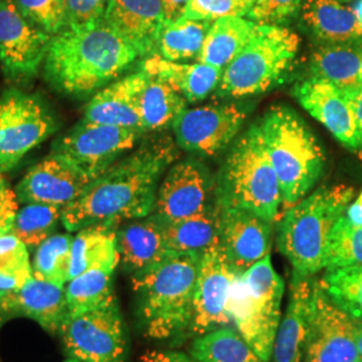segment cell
<instances>
[{
	"instance_id": "obj_1",
	"label": "cell",
	"mask_w": 362,
	"mask_h": 362,
	"mask_svg": "<svg viewBox=\"0 0 362 362\" xmlns=\"http://www.w3.org/2000/svg\"><path fill=\"white\" fill-rule=\"evenodd\" d=\"M169 139L145 143L119 158L91 181L85 192L62 209L69 233L97 224L118 226L127 220L149 216L155 209L160 181L176 158Z\"/></svg>"
},
{
	"instance_id": "obj_2",
	"label": "cell",
	"mask_w": 362,
	"mask_h": 362,
	"mask_svg": "<svg viewBox=\"0 0 362 362\" xmlns=\"http://www.w3.org/2000/svg\"><path fill=\"white\" fill-rule=\"evenodd\" d=\"M137 58L139 52L103 16L52 35L43 73L54 89L85 97L116 79Z\"/></svg>"
},
{
	"instance_id": "obj_3",
	"label": "cell",
	"mask_w": 362,
	"mask_h": 362,
	"mask_svg": "<svg viewBox=\"0 0 362 362\" xmlns=\"http://www.w3.org/2000/svg\"><path fill=\"white\" fill-rule=\"evenodd\" d=\"M200 258L197 254L173 252L130 275L136 318L144 336L158 341H179L188 336Z\"/></svg>"
},
{
	"instance_id": "obj_4",
	"label": "cell",
	"mask_w": 362,
	"mask_h": 362,
	"mask_svg": "<svg viewBox=\"0 0 362 362\" xmlns=\"http://www.w3.org/2000/svg\"><path fill=\"white\" fill-rule=\"evenodd\" d=\"M281 187L284 211L310 194L321 179L325 153L309 125L285 105L274 106L259 122Z\"/></svg>"
},
{
	"instance_id": "obj_5",
	"label": "cell",
	"mask_w": 362,
	"mask_h": 362,
	"mask_svg": "<svg viewBox=\"0 0 362 362\" xmlns=\"http://www.w3.org/2000/svg\"><path fill=\"white\" fill-rule=\"evenodd\" d=\"M353 199L351 187L324 185L286 209L278 226L276 245L291 263L293 272L314 276L324 270L330 233Z\"/></svg>"
},
{
	"instance_id": "obj_6",
	"label": "cell",
	"mask_w": 362,
	"mask_h": 362,
	"mask_svg": "<svg viewBox=\"0 0 362 362\" xmlns=\"http://www.w3.org/2000/svg\"><path fill=\"white\" fill-rule=\"evenodd\" d=\"M215 202L239 208L274 223L282 207L281 187L259 124L233 145L215 182Z\"/></svg>"
},
{
	"instance_id": "obj_7",
	"label": "cell",
	"mask_w": 362,
	"mask_h": 362,
	"mask_svg": "<svg viewBox=\"0 0 362 362\" xmlns=\"http://www.w3.org/2000/svg\"><path fill=\"white\" fill-rule=\"evenodd\" d=\"M285 288L284 278L272 266V255L236 274L233 279L228 302L231 322L263 362L272 361Z\"/></svg>"
},
{
	"instance_id": "obj_8",
	"label": "cell",
	"mask_w": 362,
	"mask_h": 362,
	"mask_svg": "<svg viewBox=\"0 0 362 362\" xmlns=\"http://www.w3.org/2000/svg\"><path fill=\"white\" fill-rule=\"evenodd\" d=\"M299 38L284 26L255 25L246 46L224 67L216 89L221 98H240L284 82L297 58Z\"/></svg>"
},
{
	"instance_id": "obj_9",
	"label": "cell",
	"mask_w": 362,
	"mask_h": 362,
	"mask_svg": "<svg viewBox=\"0 0 362 362\" xmlns=\"http://www.w3.org/2000/svg\"><path fill=\"white\" fill-rule=\"evenodd\" d=\"M59 336L69 358L81 362H127L129 341L117 297L100 308L67 317Z\"/></svg>"
},
{
	"instance_id": "obj_10",
	"label": "cell",
	"mask_w": 362,
	"mask_h": 362,
	"mask_svg": "<svg viewBox=\"0 0 362 362\" xmlns=\"http://www.w3.org/2000/svg\"><path fill=\"white\" fill-rule=\"evenodd\" d=\"M57 128V119L43 98L15 88L3 91L0 94V175L15 168Z\"/></svg>"
},
{
	"instance_id": "obj_11",
	"label": "cell",
	"mask_w": 362,
	"mask_h": 362,
	"mask_svg": "<svg viewBox=\"0 0 362 362\" xmlns=\"http://www.w3.org/2000/svg\"><path fill=\"white\" fill-rule=\"evenodd\" d=\"M141 130L79 121L52 146V153L64 156L93 180L133 149Z\"/></svg>"
},
{
	"instance_id": "obj_12",
	"label": "cell",
	"mask_w": 362,
	"mask_h": 362,
	"mask_svg": "<svg viewBox=\"0 0 362 362\" xmlns=\"http://www.w3.org/2000/svg\"><path fill=\"white\" fill-rule=\"evenodd\" d=\"M303 362H358L354 320L314 282Z\"/></svg>"
},
{
	"instance_id": "obj_13",
	"label": "cell",
	"mask_w": 362,
	"mask_h": 362,
	"mask_svg": "<svg viewBox=\"0 0 362 362\" xmlns=\"http://www.w3.org/2000/svg\"><path fill=\"white\" fill-rule=\"evenodd\" d=\"M236 272L219 240L200 258L194 299V318L188 336H203L219 327L230 326L228 302Z\"/></svg>"
},
{
	"instance_id": "obj_14",
	"label": "cell",
	"mask_w": 362,
	"mask_h": 362,
	"mask_svg": "<svg viewBox=\"0 0 362 362\" xmlns=\"http://www.w3.org/2000/svg\"><path fill=\"white\" fill-rule=\"evenodd\" d=\"M52 35L34 26L13 0H0V65L16 81L35 77L43 65Z\"/></svg>"
},
{
	"instance_id": "obj_15",
	"label": "cell",
	"mask_w": 362,
	"mask_h": 362,
	"mask_svg": "<svg viewBox=\"0 0 362 362\" xmlns=\"http://www.w3.org/2000/svg\"><path fill=\"white\" fill-rule=\"evenodd\" d=\"M246 115L236 105L185 109L172 124L177 145L192 153L212 156L230 145Z\"/></svg>"
},
{
	"instance_id": "obj_16",
	"label": "cell",
	"mask_w": 362,
	"mask_h": 362,
	"mask_svg": "<svg viewBox=\"0 0 362 362\" xmlns=\"http://www.w3.org/2000/svg\"><path fill=\"white\" fill-rule=\"evenodd\" d=\"M215 202V184L204 165L188 158L173 164L160 182L153 214L161 219H185Z\"/></svg>"
},
{
	"instance_id": "obj_17",
	"label": "cell",
	"mask_w": 362,
	"mask_h": 362,
	"mask_svg": "<svg viewBox=\"0 0 362 362\" xmlns=\"http://www.w3.org/2000/svg\"><path fill=\"white\" fill-rule=\"evenodd\" d=\"M93 179L64 156H47L27 172L15 188L19 203L65 208L85 192Z\"/></svg>"
},
{
	"instance_id": "obj_18",
	"label": "cell",
	"mask_w": 362,
	"mask_h": 362,
	"mask_svg": "<svg viewBox=\"0 0 362 362\" xmlns=\"http://www.w3.org/2000/svg\"><path fill=\"white\" fill-rule=\"evenodd\" d=\"M293 95L339 143L353 151L360 149L354 109L345 91L332 82L310 77L296 85Z\"/></svg>"
},
{
	"instance_id": "obj_19",
	"label": "cell",
	"mask_w": 362,
	"mask_h": 362,
	"mask_svg": "<svg viewBox=\"0 0 362 362\" xmlns=\"http://www.w3.org/2000/svg\"><path fill=\"white\" fill-rule=\"evenodd\" d=\"M219 242L231 266L242 274L270 255L272 223L245 209L220 207Z\"/></svg>"
},
{
	"instance_id": "obj_20",
	"label": "cell",
	"mask_w": 362,
	"mask_h": 362,
	"mask_svg": "<svg viewBox=\"0 0 362 362\" xmlns=\"http://www.w3.org/2000/svg\"><path fill=\"white\" fill-rule=\"evenodd\" d=\"M0 310L4 321L26 317L46 332L59 334L67 318L65 286L33 275L21 288L0 294Z\"/></svg>"
},
{
	"instance_id": "obj_21",
	"label": "cell",
	"mask_w": 362,
	"mask_h": 362,
	"mask_svg": "<svg viewBox=\"0 0 362 362\" xmlns=\"http://www.w3.org/2000/svg\"><path fill=\"white\" fill-rule=\"evenodd\" d=\"M104 18L139 57L157 55L160 34L167 23L161 0H109Z\"/></svg>"
},
{
	"instance_id": "obj_22",
	"label": "cell",
	"mask_w": 362,
	"mask_h": 362,
	"mask_svg": "<svg viewBox=\"0 0 362 362\" xmlns=\"http://www.w3.org/2000/svg\"><path fill=\"white\" fill-rule=\"evenodd\" d=\"M314 276L291 272L288 300L272 348V362H303Z\"/></svg>"
},
{
	"instance_id": "obj_23",
	"label": "cell",
	"mask_w": 362,
	"mask_h": 362,
	"mask_svg": "<svg viewBox=\"0 0 362 362\" xmlns=\"http://www.w3.org/2000/svg\"><path fill=\"white\" fill-rule=\"evenodd\" d=\"M146 78L148 73L141 69L112 82L91 98L85 109L83 119L144 133L139 103Z\"/></svg>"
},
{
	"instance_id": "obj_24",
	"label": "cell",
	"mask_w": 362,
	"mask_h": 362,
	"mask_svg": "<svg viewBox=\"0 0 362 362\" xmlns=\"http://www.w3.org/2000/svg\"><path fill=\"white\" fill-rule=\"evenodd\" d=\"M117 250L119 266L129 275L143 272L173 254L167 243L163 219L153 212L117 228Z\"/></svg>"
},
{
	"instance_id": "obj_25",
	"label": "cell",
	"mask_w": 362,
	"mask_h": 362,
	"mask_svg": "<svg viewBox=\"0 0 362 362\" xmlns=\"http://www.w3.org/2000/svg\"><path fill=\"white\" fill-rule=\"evenodd\" d=\"M305 28L322 45L362 42L353 7L339 0H305L299 11Z\"/></svg>"
},
{
	"instance_id": "obj_26",
	"label": "cell",
	"mask_w": 362,
	"mask_h": 362,
	"mask_svg": "<svg viewBox=\"0 0 362 362\" xmlns=\"http://www.w3.org/2000/svg\"><path fill=\"white\" fill-rule=\"evenodd\" d=\"M309 71L348 94L362 91V42L322 45L313 52Z\"/></svg>"
},
{
	"instance_id": "obj_27",
	"label": "cell",
	"mask_w": 362,
	"mask_h": 362,
	"mask_svg": "<svg viewBox=\"0 0 362 362\" xmlns=\"http://www.w3.org/2000/svg\"><path fill=\"white\" fill-rule=\"evenodd\" d=\"M141 69L148 74L169 82L188 103H197L219 86L223 69L207 64H181L161 58L160 55L148 57Z\"/></svg>"
},
{
	"instance_id": "obj_28",
	"label": "cell",
	"mask_w": 362,
	"mask_h": 362,
	"mask_svg": "<svg viewBox=\"0 0 362 362\" xmlns=\"http://www.w3.org/2000/svg\"><path fill=\"white\" fill-rule=\"evenodd\" d=\"M117 228L112 224H97L77 231L71 245L69 281L91 269L116 270L119 264Z\"/></svg>"
},
{
	"instance_id": "obj_29",
	"label": "cell",
	"mask_w": 362,
	"mask_h": 362,
	"mask_svg": "<svg viewBox=\"0 0 362 362\" xmlns=\"http://www.w3.org/2000/svg\"><path fill=\"white\" fill-rule=\"evenodd\" d=\"M169 250L179 254L203 255L219 240L220 207L216 202L185 219H163Z\"/></svg>"
},
{
	"instance_id": "obj_30",
	"label": "cell",
	"mask_w": 362,
	"mask_h": 362,
	"mask_svg": "<svg viewBox=\"0 0 362 362\" xmlns=\"http://www.w3.org/2000/svg\"><path fill=\"white\" fill-rule=\"evenodd\" d=\"M257 23L240 16H227L214 21L197 62L223 69L233 62L251 37Z\"/></svg>"
},
{
	"instance_id": "obj_31",
	"label": "cell",
	"mask_w": 362,
	"mask_h": 362,
	"mask_svg": "<svg viewBox=\"0 0 362 362\" xmlns=\"http://www.w3.org/2000/svg\"><path fill=\"white\" fill-rule=\"evenodd\" d=\"M187 98L169 82L148 74L139 103L144 133L172 125L187 109Z\"/></svg>"
},
{
	"instance_id": "obj_32",
	"label": "cell",
	"mask_w": 362,
	"mask_h": 362,
	"mask_svg": "<svg viewBox=\"0 0 362 362\" xmlns=\"http://www.w3.org/2000/svg\"><path fill=\"white\" fill-rule=\"evenodd\" d=\"M189 356L197 362H263L233 326L196 337Z\"/></svg>"
},
{
	"instance_id": "obj_33",
	"label": "cell",
	"mask_w": 362,
	"mask_h": 362,
	"mask_svg": "<svg viewBox=\"0 0 362 362\" xmlns=\"http://www.w3.org/2000/svg\"><path fill=\"white\" fill-rule=\"evenodd\" d=\"M212 22L182 16L167 22L160 34L157 55L172 62H182L199 57Z\"/></svg>"
},
{
	"instance_id": "obj_34",
	"label": "cell",
	"mask_w": 362,
	"mask_h": 362,
	"mask_svg": "<svg viewBox=\"0 0 362 362\" xmlns=\"http://www.w3.org/2000/svg\"><path fill=\"white\" fill-rule=\"evenodd\" d=\"M115 272L109 269H91L70 279L66 286L67 317L100 308L116 297Z\"/></svg>"
},
{
	"instance_id": "obj_35",
	"label": "cell",
	"mask_w": 362,
	"mask_h": 362,
	"mask_svg": "<svg viewBox=\"0 0 362 362\" xmlns=\"http://www.w3.org/2000/svg\"><path fill=\"white\" fill-rule=\"evenodd\" d=\"M318 282L341 310L362 321V266L325 269Z\"/></svg>"
},
{
	"instance_id": "obj_36",
	"label": "cell",
	"mask_w": 362,
	"mask_h": 362,
	"mask_svg": "<svg viewBox=\"0 0 362 362\" xmlns=\"http://www.w3.org/2000/svg\"><path fill=\"white\" fill-rule=\"evenodd\" d=\"M73 236L54 233L37 247L33 260V275L57 285L69 282Z\"/></svg>"
},
{
	"instance_id": "obj_37",
	"label": "cell",
	"mask_w": 362,
	"mask_h": 362,
	"mask_svg": "<svg viewBox=\"0 0 362 362\" xmlns=\"http://www.w3.org/2000/svg\"><path fill=\"white\" fill-rule=\"evenodd\" d=\"M62 207L49 204H26L18 211L13 233L27 248H37L47 238L54 235L59 221H62Z\"/></svg>"
},
{
	"instance_id": "obj_38",
	"label": "cell",
	"mask_w": 362,
	"mask_h": 362,
	"mask_svg": "<svg viewBox=\"0 0 362 362\" xmlns=\"http://www.w3.org/2000/svg\"><path fill=\"white\" fill-rule=\"evenodd\" d=\"M362 266V227L341 216L333 227L325 252V269Z\"/></svg>"
},
{
	"instance_id": "obj_39",
	"label": "cell",
	"mask_w": 362,
	"mask_h": 362,
	"mask_svg": "<svg viewBox=\"0 0 362 362\" xmlns=\"http://www.w3.org/2000/svg\"><path fill=\"white\" fill-rule=\"evenodd\" d=\"M13 3L27 21L52 37L69 26L64 0H13Z\"/></svg>"
},
{
	"instance_id": "obj_40",
	"label": "cell",
	"mask_w": 362,
	"mask_h": 362,
	"mask_svg": "<svg viewBox=\"0 0 362 362\" xmlns=\"http://www.w3.org/2000/svg\"><path fill=\"white\" fill-rule=\"evenodd\" d=\"M255 0H189L184 16L197 21H218L227 16L245 18Z\"/></svg>"
},
{
	"instance_id": "obj_41",
	"label": "cell",
	"mask_w": 362,
	"mask_h": 362,
	"mask_svg": "<svg viewBox=\"0 0 362 362\" xmlns=\"http://www.w3.org/2000/svg\"><path fill=\"white\" fill-rule=\"evenodd\" d=\"M305 0H255L247 19L257 25L284 26L299 15Z\"/></svg>"
},
{
	"instance_id": "obj_42",
	"label": "cell",
	"mask_w": 362,
	"mask_h": 362,
	"mask_svg": "<svg viewBox=\"0 0 362 362\" xmlns=\"http://www.w3.org/2000/svg\"><path fill=\"white\" fill-rule=\"evenodd\" d=\"M0 272L33 274L28 248L13 233L0 235Z\"/></svg>"
},
{
	"instance_id": "obj_43",
	"label": "cell",
	"mask_w": 362,
	"mask_h": 362,
	"mask_svg": "<svg viewBox=\"0 0 362 362\" xmlns=\"http://www.w3.org/2000/svg\"><path fill=\"white\" fill-rule=\"evenodd\" d=\"M19 211V200L7 180L0 175V235L13 233V223Z\"/></svg>"
},
{
	"instance_id": "obj_44",
	"label": "cell",
	"mask_w": 362,
	"mask_h": 362,
	"mask_svg": "<svg viewBox=\"0 0 362 362\" xmlns=\"http://www.w3.org/2000/svg\"><path fill=\"white\" fill-rule=\"evenodd\" d=\"M140 362H197L188 354L180 351H163L149 350L141 356Z\"/></svg>"
},
{
	"instance_id": "obj_45",
	"label": "cell",
	"mask_w": 362,
	"mask_h": 362,
	"mask_svg": "<svg viewBox=\"0 0 362 362\" xmlns=\"http://www.w3.org/2000/svg\"><path fill=\"white\" fill-rule=\"evenodd\" d=\"M33 274H18V272H0V294L15 291L25 286Z\"/></svg>"
},
{
	"instance_id": "obj_46",
	"label": "cell",
	"mask_w": 362,
	"mask_h": 362,
	"mask_svg": "<svg viewBox=\"0 0 362 362\" xmlns=\"http://www.w3.org/2000/svg\"><path fill=\"white\" fill-rule=\"evenodd\" d=\"M189 0H161L167 22H175L184 16Z\"/></svg>"
},
{
	"instance_id": "obj_47",
	"label": "cell",
	"mask_w": 362,
	"mask_h": 362,
	"mask_svg": "<svg viewBox=\"0 0 362 362\" xmlns=\"http://www.w3.org/2000/svg\"><path fill=\"white\" fill-rule=\"evenodd\" d=\"M345 216L353 226L362 227V191L356 199H353L349 207L346 208Z\"/></svg>"
},
{
	"instance_id": "obj_48",
	"label": "cell",
	"mask_w": 362,
	"mask_h": 362,
	"mask_svg": "<svg viewBox=\"0 0 362 362\" xmlns=\"http://www.w3.org/2000/svg\"><path fill=\"white\" fill-rule=\"evenodd\" d=\"M348 94V93H346ZM353 104L354 116H356V125H357V134H358V143L362 151V91L348 94Z\"/></svg>"
},
{
	"instance_id": "obj_49",
	"label": "cell",
	"mask_w": 362,
	"mask_h": 362,
	"mask_svg": "<svg viewBox=\"0 0 362 362\" xmlns=\"http://www.w3.org/2000/svg\"><path fill=\"white\" fill-rule=\"evenodd\" d=\"M354 327H356V344H357L358 362H362V321L354 320Z\"/></svg>"
},
{
	"instance_id": "obj_50",
	"label": "cell",
	"mask_w": 362,
	"mask_h": 362,
	"mask_svg": "<svg viewBox=\"0 0 362 362\" xmlns=\"http://www.w3.org/2000/svg\"><path fill=\"white\" fill-rule=\"evenodd\" d=\"M353 10H354V13L357 16V21H358V23H360V26L362 28V0H357L356 1Z\"/></svg>"
},
{
	"instance_id": "obj_51",
	"label": "cell",
	"mask_w": 362,
	"mask_h": 362,
	"mask_svg": "<svg viewBox=\"0 0 362 362\" xmlns=\"http://www.w3.org/2000/svg\"><path fill=\"white\" fill-rule=\"evenodd\" d=\"M3 322H4V318H3V314H1V310H0V326H1Z\"/></svg>"
},
{
	"instance_id": "obj_52",
	"label": "cell",
	"mask_w": 362,
	"mask_h": 362,
	"mask_svg": "<svg viewBox=\"0 0 362 362\" xmlns=\"http://www.w3.org/2000/svg\"><path fill=\"white\" fill-rule=\"evenodd\" d=\"M65 362H81V361H77V360H73V358H69V360H67V361H65Z\"/></svg>"
},
{
	"instance_id": "obj_53",
	"label": "cell",
	"mask_w": 362,
	"mask_h": 362,
	"mask_svg": "<svg viewBox=\"0 0 362 362\" xmlns=\"http://www.w3.org/2000/svg\"><path fill=\"white\" fill-rule=\"evenodd\" d=\"M339 1H344V3H346V1H350V0H339Z\"/></svg>"
}]
</instances>
